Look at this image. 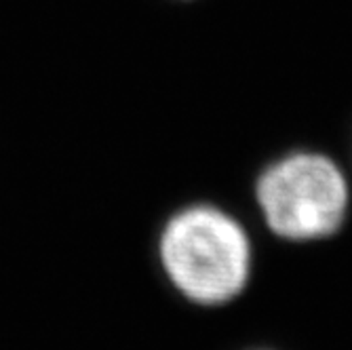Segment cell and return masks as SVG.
Here are the masks:
<instances>
[{
  "label": "cell",
  "instance_id": "obj_1",
  "mask_svg": "<svg viewBox=\"0 0 352 350\" xmlns=\"http://www.w3.org/2000/svg\"><path fill=\"white\" fill-rule=\"evenodd\" d=\"M158 260L173 287L197 304L236 298L251 272V245L226 211L192 205L169 217L158 237Z\"/></svg>",
  "mask_w": 352,
  "mask_h": 350
},
{
  "label": "cell",
  "instance_id": "obj_2",
  "mask_svg": "<svg viewBox=\"0 0 352 350\" xmlns=\"http://www.w3.org/2000/svg\"><path fill=\"white\" fill-rule=\"evenodd\" d=\"M258 203L268 228L289 241L333 234L348 209V184L331 158L296 152L272 163L258 179Z\"/></svg>",
  "mask_w": 352,
  "mask_h": 350
}]
</instances>
